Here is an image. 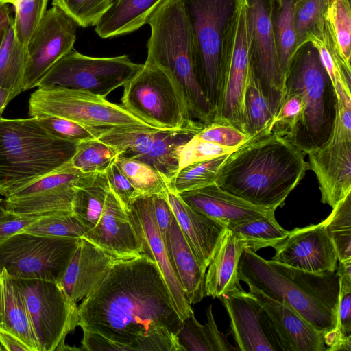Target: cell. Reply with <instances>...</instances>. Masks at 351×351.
I'll return each mask as SVG.
<instances>
[{"instance_id": "obj_1", "label": "cell", "mask_w": 351, "mask_h": 351, "mask_svg": "<svg viewBox=\"0 0 351 351\" xmlns=\"http://www.w3.org/2000/svg\"><path fill=\"white\" fill-rule=\"evenodd\" d=\"M182 325L154 261L118 258L101 283L77 306V326L125 346L129 351H184Z\"/></svg>"}, {"instance_id": "obj_2", "label": "cell", "mask_w": 351, "mask_h": 351, "mask_svg": "<svg viewBox=\"0 0 351 351\" xmlns=\"http://www.w3.org/2000/svg\"><path fill=\"white\" fill-rule=\"evenodd\" d=\"M304 156L281 136L250 139L228 155L215 183L253 205L276 210L308 170Z\"/></svg>"}, {"instance_id": "obj_3", "label": "cell", "mask_w": 351, "mask_h": 351, "mask_svg": "<svg viewBox=\"0 0 351 351\" xmlns=\"http://www.w3.org/2000/svg\"><path fill=\"white\" fill-rule=\"evenodd\" d=\"M240 280L292 307L315 328L330 333L337 323L339 280L336 271L312 273L245 248L239 263Z\"/></svg>"}, {"instance_id": "obj_4", "label": "cell", "mask_w": 351, "mask_h": 351, "mask_svg": "<svg viewBox=\"0 0 351 351\" xmlns=\"http://www.w3.org/2000/svg\"><path fill=\"white\" fill-rule=\"evenodd\" d=\"M149 61L166 70L180 89L189 119L208 125L214 111L197 80L189 25L181 0H162L149 15Z\"/></svg>"}, {"instance_id": "obj_5", "label": "cell", "mask_w": 351, "mask_h": 351, "mask_svg": "<svg viewBox=\"0 0 351 351\" xmlns=\"http://www.w3.org/2000/svg\"><path fill=\"white\" fill-rule=\"evenodd\" d=\"M78 143L53 136L35 117L0 118V195L65 165Z\"/></svg>"}, {"instance_id": "obj_6", "label": "cell", "mask_w": 351, "mask_h": 351, "mask_svg": "<svg viewBox=\"0 0 351 351\" xmlns=\"http://www.w3.org/2000/svg\"><path fill=\"white\" fill-rule=\"evenodd\" d=\"M285 90L297 93L303 104L300 119L289 140L306 155L329 141L337 104L332 83L311 43L293 53L285 75Z\"/></svg>"}, {"instance_id": "obj_7", "label": "cell", "mask_w": 351, "mask_h": 351, "mask_svg": "<svg viewBox=\"0 0 351 351\" xmlns=\"http://www.w3.org/2000/svg\"><path fill=\"white\" fill-rule=\"evenodd\" d=\"M241 1L181 0L191 35L195 74L215 114L221 90L223 43Z\"/></svg>"}, {"instance_id": "obj_8", "label": "cell", "mask_w": 351, "mask_h": 351, "mask_svg": "<svg viewBox=\"0 0 351 351\" xmlns=\"http://www.w3.org/2000/svg\"><path fill=\"white\" fill-rule=\"evenodd\" d=\"M123 87L120 105L152 128L178 129L194 121L173 77L151 61L146 60Z\"/></svg>"}, {"instance_id": "obj_9", "label": "cell", "mask_w": 351, "mask_h": 351, "mask_svg": "<svg viewBox=\"0 0 351 351\" xmlns=\"http://www.w3.org/2000/svg\"><path fill=\"white\" fill-rule=\"evenodd\" d=\"M29 115L56 116L94 128H152L106 97L58 86L38 87L31 94Z\"/></svg>"}, {"instance_id": "obj_10", "label": "cell", "mask_w": 351, "mask_h": 351, "mask_svg": "<svg viewBox=\"0 0 351 351\" xmlns=\"http://www.w3.org/2000/svg\"><path fill=\"white\" fill-rule=\"evenodd\" d=\"M82 238L18 232L0 243V272L60 284Z\"/></svg>"}, {"instance_id": "obj_11", "label": "cell", "mask_w": 351, "mask_h": 351, "mask_svg": "<svg viewBox=\"0 0 351 351\" xmlns=\"http://www.w3.org/2000/svg\"><path fill=\"white\" fill-rule=\"evenodd\" d=\"M205 125L193 121L178 129L101 128L97 138L114 148L118 156L149 165L168 183L179 169L182 147Z\"/></svg>"}, {"instance_id": "obj_12", "label": "cell", "mask_w": 351, "mask_h": 351, "mask_svg": "<svg viewBox=\"0 0 351 351\" xmlns=\"http://www.w3.org/2000/svg\"><path fill=\"white\" fill-rule=\"evenodd\" d=\"M142 67L143 64L132 62L127 55L92 57L73 49L51 68L37 87L58 86L106 97Z\"/></svg>"}, {"instance_id": "obj_13", "label": "cell", "mask_w": 351, "mask_h": 351, "mask_svg": "<svg viewBox=\"0 0 351 351\" xmlns=\"http://www.w3.org/2000/svg\"><path fill=\"white\" fill-rule=\"evenodd\" d=\"M12 279L23 297L40 351L66 350V336L77 326V306L58 283Z\"/></svg>"}, {"instance_id": "obj_14", "label": "cell", "mask_w": 351, "mask_h": 351, "mask_svg": "<svg viewBox=\"0 0 351 351\" xmlns=\"http://www.w3.org/2000/svg\"><path fill=\"white\" fill-rule=\"evenodd\" d=\"M250 72L242 0L225 35L221 53V90L213 122L227 123L245 132L243 98Z\"/></svg>"}, {"instance_id": "obj_15", "label": "cell", "mask_w": 351, "mask_h": 351, "mask_svg": "<svg viewBox=\"0 0 351 351\" xmlns=\"http://www.w3.org/2000/svg\"><path fill=\"white\" fill-rule=\"evenodd\" d=\"M245 4L250 67L274 117L283 98L285 76L273 33L271 0H245Z\"/></svg>"}, {"instance_id": "obj_16", "label": "cell", "mask_w": 351, "mask_h": 351, "mask_svg": "<svg viewBox=\"0 0 351 351\" xmlns=\"http://www.w3.org/2000/svg\"><path fill=\"white\" fill-rule=\"evenodd\" d=\"M98 173H83L69 162L8 195L4 199L5 208L21 215L72 212L77 189L92 184Z\"/></svg>"}, {"instance_id": "obj_17", "label": "cell", "mask_w": 351, "mask_h": 351, "mask_svg": "<svg viewBox=\"0 0 351 351\" xmlns=\"http://www.w3.org/2000/svg\"><path fill=\"white\" fill-rule=\"evenodd\" d=\"M77 26L58 7L47 10L27 47L23 91L37 87L51 68L73 49Z\"/></svg>"}, {"instance_id": "obj_18", "label": "cell", "mask_w": 351, "mask_h": 351, "mask_svg": "<svg viewBox=\"0 0 351 351\" xmlns=\"http://www.w3.org/2000/svg\"><path fill=\"white\" fill-rule=\"evenodd\" d=\"M136 234L141 254L158 265L169 290L176 308L184 320L194 312L174 271L166 243L157 226L152 195H141L124 206Z\"/></svg>"}, {"instance_id": "obj_19", "label": "cell", "mask_w": 351, "mask_h": 351, "mask_svg": "<svg viewBox=\"0 0 351 351\" xmlns=\"http://www.w3.org/2000/svg\"><path fill=\"white\" fill-rule=\"evenodd\" d=\"M230 320L237 350L285 351L260 303L241 287L219 298Z\"/></svg>"}, {"instance_id": "obj_20", "label": "cell", "mask_w": 351, "mask_h": 351, "mask_svg": "<svg viewBox=\"0 0 351 351\" xmlns=\"http://www.w3.org/2000/svg\"><path fill=\"white\" fill-rule=\"evenodd\" d=\"M271 260L312 273L335 271L338 257L322 222L289 232L274 247Z\"/></svg>"}, {"instance_id": "obj_21", "label": "cell", "mask_w": 351, "mask_h": 351, "mask_svg": "<svg viewBox=\"0 0 351 351\" xmlns=\"http://www.w3.org/2000/svg\"><path fill=\"white\" fill-rule=\"evenodd\" d=\"M307 154L308 169L319 182L321 201L334 208L351 192V142H327Z\"/></svg>"}, {"instance_id": "obj_22", "label": "cell", "mask_w": 351, "mask_h": 351, "mask_svg": "<svg viewBox=\"0 0 351 351\" xmlns=\"http://www.w3.org/2000/svg\"><path fill=\"white\" fill-rule=\"evenodd\" d=\"M248 293L269 317L285 351H325V332L315 328L287 304L274 300L252 286Z\"/></svg>"}, {"instance_id": "obj_23", "label": "cell", "mask_w": 351, "mask_h": 351, "mask_svg": "<svg viewBox=\"0 0 351 351\" xmlns=\"http://www.w3.org/2000/svg\"><path fill=\"white\" fill-rule=\"evenodd\" d=\"M118 259L82 238L60 285L74 305L88 297L101 283Z\"/></svg>"}, {"instance_id": "obj_24", "label": "cell", "mask_w": 351, "mask_h": 351, "mask_svg": "<svg viewBox=\"0 0 351 351\" xmlns=\"http://www.w3.org/2000/svg\"><path fill=\"white\" fill-rule=\"evenodd\" d=\"M82 238L117 258L141 254L136 234L125 209L110 189L99 222Z\"/></svg>"}, {"instance_id": "obj_25", "label": "cell", "mask_w": 351, "mask_h": 351, "mask_svg": "<svg viewBox=\"0 0 351 351\" xmlns=\"http://www.w3.org/2000/svg\"><path fill=\"white\" fill-rule=\"evenodd\" d=\"M178 195L188 205L227 228L262 217H275V210L253 205L222 189L216 183Z\"/></svg>"}, {"instance_id": "obj_26", "label": "cell", "mask_w": 351, "mask_h": 351, "mask_svg": "<svg viewBox=\"0 0 351 351\" xmlns=\"http://www.w3.org/2000/svg\"><path fill=\"white\" fill-rule=\"evenodd\" d=\"M166 197L184 237L206 271L227 227L192 208L169 189Z\"/></svg>"}, {"instance_id": "obj_27", "label": "cell", "mask_w": 351, "mask_h": 351, "mask_svg": "<svg viewBox=\"0 0 351 351\" xmlns=\"http://www.w3.org/2000/svg\"><path fill=\"white\" fill-rule=\"evenodd\" d=\"M245 242L227 229L205 276V295L213 298L237 290L241 286L239 263Z\"/></svg>"}, {"instance_id": "obj_28", "label": "cell", "mask_w": 351, "mask_h": 351, "mask_svg": "<svg viewBox=\"0 0 351 351\" xmlns=\"http://www.w3.org/2000/svg\"><path fill=\"white\" fill-rule=\"evenodd\" d=\"M166 245L187 300L191 304L199 302L206 296V271L197 261L175 217L169 229Z\"/></svg>"}, {"instance_id": "obj_29", "label": "cell", "mask_w": 351, "mask_h": 351, "mask_svg": "<svg viewBox=\"0 0 351 351\" xmlns=\"http://www.w3.org/2000/svg\"><path fill=\"white\" fill-rule=\"evenodd\" d=\"M0 329L18 337L30 351H40L23 297L3 269L0 272Z\"/></svg>"}, {"instance_id": "obj_30", "label": "cell", "mask_w": 351, "mask_h": 351, "mask_svg": "<svg viewBox=\"0 0 351 351\" xmlns=\"http://www.w3.org/2000/svg\"><path fill=\"white\" fill-rule=\"evenodd\" d=\"M162 0H114L95 25L102 38L132 33L147 23L149 15Z\"/></svg>"}, {"instance_id": "obj_31", "label": "cell", "mask_w": 351, "mask_h": 351, "mask_svg": "<svg viewBox=\"0 0 351 351\" xmlns=\"http://www.w3.org/2000/svg\"><path fill=\"white\" fill-rule=\"evenodd\" d=\"M178 338L184 351L237 350L218 330L210 304L206 308L205 324H201L193 313L182 320Z\"/></svg>"}, {"instance_id": "obj_32", "label": "cell", "mask_w": 351, "mask_h": 351, "mask_svg": "<svg viewBox=\"0 0 351 351\" xmlns=\"http://www.w3.org/2000/svg\"><path fill=\"white\" fill-rule=\"evenodd\" d=\"M297 1L271 0V25L278 58L284 76L295 49L294 12Z\"/></svg>"}, {"instance_id": "obj_33", "label": "cell", "mask_w": 351, "mask_h": 351, "mask_svg": "<svg viewBox=\"0 0 351 351\" xmlns=\"http://www.w3.org/2000/svg\"><path fill=\"white\" fill-rule=\"evenodd\" d=\"M27 60V50L16 40L13 22L0 47V88L10 92L13 98L23 91Z\"/></svg>"}, {"instance_id": "obj_34", "label": "cell", "mask_w": 351, "mask_h": 351, "mask_svg": "<svg viewBox=\"0 0 351 351\" xmlns=\"http://www.w3.org/2000/svg\"><path fill=\"white\" fill-rule=\"evenodd\" d=\"M243 112L245 132L250 139L269 134L274 115L250 67L243 98Z\"/></svg>"}, {"instance_id": "obj_35", "label": "cell", "mask_w": 351, "mask_h": 351, "mask_svg": "<svg viewBox=\"0 0 351 351\" xmlns=\"http://www.w3.org/2000/svg\"><path fill=\"white\" fill-rule=\"evenodd\" d=\"M325 22L338 57L345 67L351 71L350 0H329Z\"/></svg>"}, {"instance_id": "obj_36", "label": "cell", "mask_w": 351, "mask_h": 351, "mask_svg": "<svg viewBox=\"0 0 351 351\" xmlns=\"http://www.w3.org/2000/svg\"><path fill=\"white\" fill-rule=\"evenodd\" d=\"M109 191L104 172L99 173L92 184L77 189L72 202V213L88 231L99 222Z\"/></svg>"}, {"instance_id": "obj_37", "label": "cell", "mask_w": 351, "mask_h": 351, "mask_svg": "<svg viewBox=\"0 0 351 351\" xmlns=\"http://www.w3.org/2000/svg\"><path fill=\"white\" fill-rule=\"evenodd\" d=\"M234 234L246 243V248L256 252L261 248L271 247L281 243L288 235L274 217H262L257 219L230 226Z\"/></svg>"}, {"instance_id": "obj_38", "label": "cell", "mask_w": 351, "mask_h": 351, "mask_svg": "<svg viewBox=\"0 0 351 351\" xmlns=\"http://www.w3.org/2000/svg\"><path fill=\"white\" fill-rule=\"evenodd\" d=\"M229 154L194 162L179 169L167 183L169 190L179 194L215 183L218 171Z\"/></svg>"}, {"instance_id": "obj_39", "label": "cell", "mask_w": 351, "mask_h": 351, "mask_svg": "<svg viewBox=\"0 0 351 351\" xmlns=\"http://www.w3.org/2000/svg\"><path fill=\"white\" fill-rule=\"evenodd\" d=\"M322 224L335 247L338 261L351 260V192L332 208Z\"/></svg>"}, {"instance_id": "obj_40", "label": "cell", "mask_w": 351, "mask_h": 351, "mask_svg": "<svg viewBox=\"0 0 351 351\" xmlns=\"http://www.w3.org/2000/svg\"><path fill=\"white\" fill-rule=\"evenodd\" d=\"M115 163L141 195H165L167 181L157 170L140 160L118 156Z\"/></svg>"}, {"instance_id": "obj_41", "label": "cell", "mask_w": 351, "mask_h": 351, "mask_svg": "<svg viewBox=\"0 0 351 351\" xmlns=\"http://www.w3.org/2000/svg\"><path fill=\"white\" fill-rule=\"evenodd\" d=\"M117 156L114 148L95 138L79 143L70 163L85 173H104Z\"/></svg>"}, {"instance_id": "obj_42", "label": "cell", "mask_w": 351, "mask_h": 351, "mask_svg": "<svg viewBox=\"0 0 351 351\" xmlns=\"http://www.w3.org/2000/svg\"><path fill=\"white\" fill-rule=\"evenodd\" d=\"M23 231L49 237L82 238L88 229L72 212L60 211L42 216Z\"/></svg>"}, {"instance_id": "obj_43", "label": "cell", "mask_w": 351, "mask_h": 351, "mask_svg": "<svg viewBox=\"0 0 351 351\" xmlns=\"http://www.w3.org/2000/svg\"><path fill=\"white\" fill-rule=\"evenodd\" d=\"M49 0H17L14 5V30L19 44L27 50L32 37L47 11Z\"/></svg>"}, {"instance_id": "obj_44", "label": "cell", "mask_w": 351, "mask_h": 351, "mask_svg": "<svg viewBox=\"0 0 351 351\" xmlns=\"http://www.w3.org/2000/svg\"><path fill=\"white\" fill-rule=\"evenodd\" d=\"M329 0H298L294 12L295 49L305 43L307 35L325 20ZM295 53V52H294Z\"/></svg>"}, {"instance_id": "obj_45", "label": "cell", "mask_w": 351, "mask_h": 351, "mask_svg": "<svg viewBox=\"0 0 351 351\" xmlns=\"http://www.w3.org/2000/svg\"><path fill=\"white\" fill-rule=\"evenodd\" d=\"M112 0H52L56 6L70 16L78 26H95L110 8Z\"/></svg>"}, {"instance_id": "obj_46", "label": "cell", "mask_w": 351, "mask_h": 351, "mask_svg": "<svg viewBox=\"0 0 351 351\" xmlns=\"http://www.w3.org/2000/svg\"><path fill=\"white\" fill-rule=\"evenodd\" d=\"M303 111L300 97L295 93L285 90L279 108L275 114L269 128V134L291 137L299 122Z\"/></svg>"}, {"instance_id": "obj_47", "label": "cell", "mask_w": 351, "mask_h": 351, "mask_svg": "<svg viewBox=\"0 0 351 351\" xmlns=\"http://www.w3.org/2000/svg\"><path fill=\"white\" fill-rule=\"evenodd\" d=\"M39 123L53 136L69 141L80 143L97 138L101 128L87 127L56 116H38Z\"/></svg>"}, {"instance_id": "obj_48", "label": "cell", "mask_w": 351, "mask_h": 351, "mask_svg": "<svg viewBox=\"0 0 351 351\" xmlns=\"http://www.w3.org/2000/svg\"><path fill=\"white\" fill-rule=\"evenodd\" d=\"M195 137L223 147L237 149L247 142L250 137L233 125L215 121L206 125Z\"/></svg>"}, {"instance_id": "obj_49", "label": "cell", "mask_w": 351, "mask_h": 351, "mask_svg": "<svg viewBox=\"0 0 351 351\" xmlns=\"http://www.w3.org/2000/svg\"><path fill=\"white\" fill-rule=\"evenodd\" d=\"M236 149L204 141L194 136L182 147L180 152L179 169L194 162L208 160L230 154Z\"/></svg>"}, {"instance_id": "obj_50", "label": "cell", "mask_w": 351, "mask_h": 351, "mask_svg": "<svg viewBox=\"0 0 351 351\" xmlns=\"http://www.w3.org/2000/svg\"><path fill=\"white\" fill-rule=\"evenodd\" d=\"M110 190L117 196L125 206L141 194L136 190L120 170L115 162L104 172Z\"/></svg>"}, {"instance_id": "obj_51", "label": "cell", "mask_w": 351, "mask_h": 351, "mask_svg": "<svg viewBox=\"0 0 351 351\" xmlns=\"http://www.w3.org/2000/svg\"><path fill=\"white\" fill-rule=\"evenodd\" d=\"M339 294L335 330L348 336L351 335V279L339 276Z\"/></svg>"}, {"instance_id": "obj_52", "label": "cell", "mask_w": 351, "mask_h": 351, "mask_svg": "<svg viewBox=\"0 0 351 351\" xmlns=\"http://www.w3.org/2000/svg\"><path fill=\"white\" fill-rule=\"evenodd\" d=\"M50 213H52L36 215H21L6 210L0 215V243L11 236L22 232L25 228L42 216Z\"/></svg>"}, {"instance_id": "obj_53", "label": "cell", "mask_w": 351, "mask_h": 351, "mask_svg": "<svg viewBox=\"0 0 351 351\" xmlns=\"http://www.w3.org/2000/svg\"><path fill=\"white\" fill-rule=\"evenodd\" d=\"M337 99L335 120L328 142H351V101Z\"/></svg>"}, {"instance_id": "obj_54", "label": "cell", "mask_w": 351, "mask_h": 351, "mask_svg": "<svg viewBox=\"0 0 351 351\" xmlns=\"http://www.w3.org/2000/svg\"><path fill=\"white\" fill-rule=\"evenodd\" d=\"M152 204L157 226L166 243L167 234L174 215L166 194L152 195Z\"/></svg>"}, {"instance_id": "obj_55", "label": "cell", "mask_w": 351, "mask_h": 351, "mask_svg": "<svg viewBox=\"0 0 351 351\" xmlns=\"http://www.w3.org/2000/svg\"><path fill=\"white\" fill-rule=\"evenodd\" d=\"M82 350L87 351H129L122 344L114 342L95 332L83 330Z\"/></svg>"}, {"instance_id": "obj_56", "label": "cell", "mask_w": 351, "mask_h": 351, "mask_svg": "<svg viewBox=\"0 0 351 351\" xmlns=\"http://www.w3.org/2000/svg\"><path fill=\"white\" fill-rule=\"evenodd\" d=\"M0 343L8 351H30L29 348L14 335L0 329Z\"/></svg>"}, {"instance_id": "obj_57", "label": "cell", "mask_w": 351, "mask_h": 351, "mask_svg": "<svg viewBox=\"0 0 351 351\" xmlns=\"http://www.w3.org/2000/svg\"><path fill=\"white\" fill-rule=\"evenodd\" d=\"M12 8L9 4L0 3V47L5 39L8 29L14 22Z\"/></svg>"}, {"instance_id": "obj_58", "label": "cell", "mask_w": 351, "mask_h": 351, "mask_svg": "<svg viewBox=\"0 0 351 351\" xmlns=\"http://www.w3.org/2000/svg\"><path fill=\"white\" fill-rule=\"evenodd\" d=\"M13 99L14 98L10 92L4 88H0V118L2 117L3 112L8 103Z\"/></svg>"}, {"instance_id": "obj_59", "label": "cell", "mask_w": 351, "mask_h": 351, "mask_svg": "<svg viewBox=\"0 0 351 351\" xmlns=\"http://www.w3.org/2000/svg\"><path fill=\"white\" fill-rule=\"evenodd\" d=\"M17 0H0V3H6L10 4L14 7L16 3Z\"/></svg>"}, {"instance_id": "obj_60", "label": "cell", "mask_w": 351, "mask_h": 351, "mask_svg": "<svg viewBox=\"0 0 351 351\" xmlns=\"http://www.w3.org/2000/svg\"><path fill=\"white\" fill-rule=\"evenodd\" d=\"M6 211L4 205V199L0 198V215Z\"/></svg>"}, {"instance_id": "obj_61", "label": "cell", "mask_w": 351, "mask_h": 351, "mask_svg": "<svg viewBox=\"0 0 351 351\" xmlns=\"http://www.w3.org/2000/svg\"><path fill=\"white\" fill-rule=\"evenodd\" d=\"M0 350H5V349L1 345H0Z\"/></svg>"}, {"instance_id": "obj_62", "label": "cell", "mask_w": 351, "mask_h": 351, "mask_svg": "<svg viewBox=\"0 0 351 351\" xmlns=\"http://www.w3.org/2000/svg\"><path fill=\"white\" fill-rule=\"evenodd\" d=\"M112 1H114V0H112Z\"/></svg>"}]
</instances>
